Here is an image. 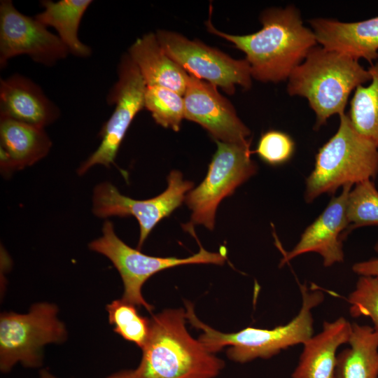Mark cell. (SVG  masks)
<instances>
[{
    "label": "cell",
    "mask_w": 378,
    "mask_h": 378,
    "mask_svg": "<svg viewBox=\"0 0 378 378\" xmlns=\"http://www.w3.org/2000/svg\"><path fill=\"white\" fill-rule=\"evenodd\" d=\"M155 34L164 52L189 75L220 87L229 94L234 92L236 85L251 88L252 76L246 59H234L174 31L158 30Z\"/></svg>",
    "instance_id": "cell-9"
},
{
    "label": "cell",
    "mask_w": 378,
    "mask_h": 378,
    "mask_svg": "<svg viewBox=\"0 0 378 378\" xmlns=\"http://www.w3.org/2000/svg\"><path fill=\"white\" fill-rule=\"evenodd\" d=\"M90 250L107 257L118 271L124 285L122 299L151 312L153 307L141 293L144 283L153 274L176 266L190 264L223 265L227 258L223 251L210 252L200 245L199 251L188 258L155 257L131 248L115 234L113 225L105 220L102 235L89 244Z\"/></svg>",
    "instance_id": "cell-6"
},
{
    "label": "cell",
    "mask_w": 378,
    "mask_h": 378,
    "mask_svg": "<svg viewBox=\"0 0 378 378\" xmlns=\"http://www.w3.org/2000/svg\"><path fill=\"white\" fill-rule=\"evenodd\" d=\"M340 120L337 131L318 149L306 178L307 202L346 185L370 180L378 173L377 148L354 127L348 115H340Z\"/></svg>",
    "instance_id": "cell-5"
},
{
    "label": "cell",
    "mask_w": 378,
    "mask_h": 378,
    "mask_svg": "<svg viewBox=\"0 0 378 378\" xmlns=\"http://www.w3.org/2000/svg\"><path fill=\"white\" fill-rule=\"evenodd\" d=\"M370 79L358 60L316 46L289 76L287 92L308 101L318 129L332 115L345 113L352 91Z\"/></svg>",
    "instance_id": "cell-3"
},
{
    "label": "cell",
    "mask_w": 378,
    "mask_h": 378,
    "mask_svg": "<svg viewBox=\"0 0 378 378\" xmlns=\"http://www.w3.org/2000/svg\"><path fill=\"white\" fill-rule=\"evenodd\" d=\"M351 323L344 317L323 324L322 330L303 344L292 378H335L337 349L348 343Z\"/></svg>",
    "instance_id": "cell-18"
},
{
    "label": "cell",
    "mask_w": 378,
    "mask_h": 378,
    "mask_svg": "<svg viewBox=\"0 0 378 378\" xmlns=\"http://www.w3.org/2000/svg\"><path fill=\"white\" fill-rule=\"evenodd\" d=\"M41 378H58L51 374L48 370L43 369L40 371ZM107 378H134V370H124L111 374Z\"/></svg>",
    "instance_id": "cell-29"
},
{
    "label": "cell",
    "mask_w": 378,
    "mask_h": 378,
    "mask_svg": "<svg viewBox=\"0 0 378 378\" xmlns=\"http://www.w3.org/2000/svg\"><path fill=\"white\" fill-rule=\"evenodd\" d=\"M51 146L44 128L0 118V167L4 175L37 162L48 155Z\"/></svg>",
    "instance_id": "cell-17"
},
{
    "label": "cell",
    "mask_w": 378,
    "mask_h": 378,
    "mask_svg": "<svg viewBox=\"0 0 378 378\" xmlns=\"http://www.w3.org/2000/svg\"><path fill=\"white\" fill-rule=\"evenodd\" d=\"M57 308L46 302L34 304L25 314L4 312L0 317V369L9 372L20 362L24 367L42 363V348L66 337L64 325L57 318Z\"/></svg>",
    "instance_id": "cell-8"
},
{
    "label": "cell",
    "mask_w": 378,
    "mask_h": 378,
    "mask_svg": "<svg viewBox=\"0 0 378 378\" xmlns=\"http://www.w3.org/2000/svg\"><path fill=\"white\" fill-rule=\"evenodd\" d=\"M351 187L344 186L341 194L331 199L323 212L304 230L294 248L284 253L280 266L310 252L318 253L326 267L344 261L342 241L349 227L346 204Z\"/></svg>",
    "instance_id": "cell-14"
},
{
    "label": "cell",
    "mask_w": 378,
    "mask_h": 378,
    "mask_svg": "<svg viewBox=\"0 0 378 378\" xmlns=\"http://www.w3.org/2000/svg\"><path fill=\"white\" fill-rule=\"evenodd\" d=\"M69 53L59 37L37 20L19 12L10 0L0 2V66L21 55L51 66Z\"/></svg>",
    "instance_id": "cell-12"
},
{
    "label": "cell",
    "mask_w": 378,
    "mask_h": 378,
    "mask_svg": "<svg viewBox=\"0 0 378 378\" xmlns=\"http://www.w3.org/2000/svg\"><path fill=\"white\" fill-rule=\"evenodd\" d=\"M144 107L159 125L175 132L180 130L185 118L183 96L160 86H146Z\"/></svg>",
    "instance_id": "cell-23"
},
{
    "label": "cell",
    "mask_w": 378,
    "mask_h": 378,
    "mask_svg": "<svg viewBox=\"0 0 378 378\" xmlns=\"http://www.w3.org/2000/svg\"><path fill=\"white\" fill-rule=\"evenodd\" d=\"M128 55L146 86L169 88L183 96L189 74L164 52L155 34L150 32L138 38L129 48Z\"/></svg>",
    "instance_id": "cell-19"
},
{
    "label": "cell",
    "mask_w": 378,
    "mask_h": 378,
    "mask_svg": "<svg viewBox=\"0 0 378 378\" xmlns=\"http://www.w3.org/2000/svg\"><path fill=\"white\" fill-rule=\"evenodd\" d=\"M215 141L217 149L204 179L190 190L185 199L192 211L190 223L187 225H202L210 230L214 228L220 202L232 195L258 169L251 159V140L241 144Z\"/></svg>",
    "instance_id": "cell-7"
},
{
    "label": "cell",
    "mask_w": 378,
    "mask_h": 378,
    "mask_svg": "<svg viewBox=\"0 0 378 378\" xmlns=\"http://www.w3.org/2000/svg\"><path fill=\"white\" fill-rule=\"evenodd\" d=\"M374 249L378 252V243L375 245ZM352 270L360 276L378 277V258L356 262L352 266Z\"/></svg>",
    "instance_id": "cell-28"
},
{
    "label": "cell",
    "mask_w": 378,
    "mask_h": 378,
    "mask_svg": "<svg viewBox=\"0 0 378 378\" xmlns=\"http://www.w3.org/2000/svg\"><path fill=\"white\" fill-rule=\"evenodd\" d=\"M108 321L114 331L142 349L150 332V319L141 316L136 306L122 299L106 305Z\"/></svg>",
    "instance_id": "cell-24"
},
{
    "label": "cell",
    "mask_w": 378,
    "mask_h": 378,
    "mask_svg": "<svg viewBox=\"0 0 378 378\" xmlns=\"http://www.w3.org/2000/svg\"><path fill=\"white\" fill-rule=\"evenodd\" d=\"M118 78L110 90L107 101L115 105L109 119L103 125L101 143L97 150L77 170L83 175L96 164L110 167L125 134L136 114L144 107L146 83L128 53L123 55L118 69Z\"/></svg>",
    "instance_id": "cell-10"
},
{
    "label": "cell",
    "mask_w": 378,
    "mask_h": 378,
    "mask_svg": "<svg viewBox=\"0 0 378 378\" xmlns=\"http://www.w3.org/2000/svg\"><path fill=\"white\" fill-rule=\"evenodd\" d=\"M368 69L370 83L354 90L348 116L354 127L378 150V58Z\"/></svg>",
    "instance_id": "cell-22"
},
{
    "label": "cell",
    "mask_w": 378,
    "mask_h": 378,
    "mask_svg": "<svg viewBox=\"0 0 378 378\" xmlns=\"http://www.w3.org/2000/svg\"><path fill=\"white\" fill-rule=\"evenodd\" d=\"M347 300L351 316L370 317L374 330L378 333V277L360 276Z\"/></svg>",
    "instance_id": "cell-26"
},
{
    "label": "cell",
    "mask_w": 378,
    "mask_h": 378,
    "mask_svg": "<svg viewBox=\"0 0 378 378\" xmlns=\"http://www.w3.org/2000/svg\"><path fill=\"white\" fill-rule=\"evenodd\" d=\"M260 20L262 29L247 35L222 32L214 27L210 19L206 25L209 32L231 42L245 53L252 78L272 83L288 80L316 46L315 34L303 24L300 11L293 6L266 9Z\"/></svg>",
    "instance_id": "cell-1"
},
{
    "label": "cell",
    "mask_w": 378,
    "mask_h": 378,
    "mask_svg": "<svg viewBox=\"0 0 378 378\" xmlns=\"http://www.w3.org/2000/svg\"><path fill=\"white\" fill-rule=\"evenodd\" d=\"M59 116L58 107L29 78L13 74L1 79L0 118L44 128Z\"/></svg>",
    "instance_id": "cell-16"
},
{
    "label": "cell",
    "mask_w": 378,
    "mask_h": 378,
    "mask_svg": "<svg viewBox=\"0 0 378 378\" xmlns=\"http://www.w3.org/2000/svg\"><path fill=\"white\" fill-rule=\"evenodd\" d=\"M216 88L189 75L183 94L185 118L200 125L215 141L237 144L249 141V129Z\"/></svg>",
    "instance_id": "cell-13"
},
{
    "label": "cell",
    "mask_w": 378,
    "mask_h": 378,
    "mask_svg": "<svg viewBox=\"0 0 378 378\" xmlns=\"http://www.w3.org/2000/svg\"><path fill=\"white\" fill-rule=\"evenodd\" d=\"M309 24L321 46L370 64L378 58V16L354 22L319 18Z\"/></svg>",
    "instance_id": "cell-15"
},
{
    "label": "cell",
    "mask_w": 378,
    "mask_h": 378,
    "mask_svg": "<svg viewBox=\"0 0 378 378\" xmlns=\"http://www.w3.org/2000/svg\"><path fill=\"white\" fill-rule=\"evenodd\" d=\"M346 214L349 222L346 233L363 226L378 225V190L371 180L361 181L351 190Z\"/></svg>",
    "instance_id": "cell-25"
},
{
    "label": "cell",
    "mask_w": 378,
    "mask_h": 378,
    "mask_svg": "<svg viewBox=\"0 0 378 378\" xmlns=\"http://www.w3.org/2000/svg\"><path fill=\"white\" fill-rule=\"evenodd\" d=\"M92 3L91 0H43L41 5L44 10L34 18L46 27L55 29L69 53L86 57L92 50L79 40L78 31L81 19Z\"/></svg>",
    "instance_id": "cell-21"
},
{
    "label": "cell",
    "mask_w": 378,
    "mask_h": 378,
    "mask_svg": "<svg viewBox=\"0 0 378 378\" xmlns=\"http://www.w3.org/2000/svg\"><path fill=\"white\" fill-rule=\"evenodd\" d=\"M181 172L172 171L167 176V188L158 196L148 200H134L121 194L110 182L98 184L92 195V212L99 218L134 216L139 225L138 249L140 250L155 225L169 216L185 201L193 188Z\"/></svg>",
    "instance_id": "cell-11"
},
{
    "label": "cell",
    "mask_w": 378,
    "mask_h": 378,
    "mask_svg": "<svg viewBox=\"0 0 378 378\" xmlns=\"http://www.w3.org/2000/svg\"><path fill=\"white\" fill-rule=\"evenodd\" d=\"M348 343L337 356L335 378H378V333L354 323Z\"/></svg>",
    "instance_id": "cell-20"
},
{
    "label": "cell",
    "mask_w": 378,
    "mask_h": 378,
    "mask_svg": "<svg viewBox=\"0 0 378 378\" xmlns=\"http://www.w3.org/2000/svg\"><path fill=\"white\" fill-rule=\"evenodd\" d=\"M186 312L167 309L150 319L134 378H216L225 362L187 330Z\"/></svg>",
    "instance_id": "cell-2"
},
{
    "label": "cell",
    "mask_w": 378,
    "mask_h": 378,
    "mask_svg": "<svg viewBox=\"0 0 378 378\" xmlns=\"http://www.w3.org/2000/svg\"><path fill=\"white\" fill-rule=\"evenodd\" d=\"M299 286L302 306L298 314L288 323L272 329L248 327L235 332H221L200 321L189 302H186L187 320L202 330L198 340L210 353L215 354L229 346L227 356L237 363L270 358L290 346L303 344L313 335L312 310L323 301L324 295L318 288H309L305 284Z\"/></svg>",
    "instance_id": "cell-4"
},
{
    "label": "cell",
    "mask_w": 378,
    "mask_h": 378,
    "mask_svg": "<svg viewBox=\"0 0 378 378\" xmlns=\"http://www.w3.org/2000/svg\"><path fill=\"white\" fill-rule=\"evenodd\" d=\"M295 151V142L286 132L269 130L263 133L258 140L253 153L264 162L278 166L287 162Z\"/></svg>",
    "instance_id": "cell-27"
}]
</instances>
